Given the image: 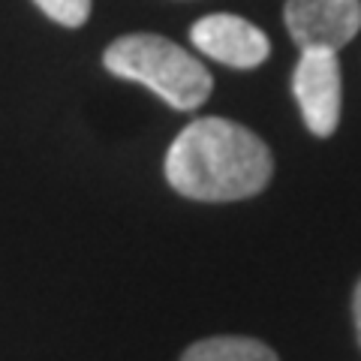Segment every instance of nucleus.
I'll list each match as a JSON object with an SVG mask.
<instances>
[{
	"instance_id": "f257e3e1",
	"label": "nucleus",
	"mask_w": 361,
	"mask_h": 361,
	"mask_svg": "<svg viewBox=\"0 0 361 361\" xmlns=\"http://www.w3.org/2000/svg\"><path fill=\"white\" fill-rule=\"evenodd\" d=\"M271 151L256 133L226 118H199L180 130L166 154V178L180 196L235 202L271 180Z\"/></svg>"
},
{
	"instance_id": "f03ea898",
	"label": "nucleus",
	"mask_w": 361,
	"mask_h": 361,
	"mask_svg": "<svg viewBox=\"0 0 361 361\" xmlns=\"http://www.w3.org/2000/svg\"><path fill=\"white\" fill-rule=\"evenodd\" d=\"M111 75L151 87L178 111H193L211 94V73L178 42L157 33H130L115 39L103 54Z\"/></svg>"
},
{
	"instance_id": "7ed1b4c3",
	"label": "nucleus",
	"mask_w": 361,
	"mask_h": 361,
	"mask_svg": "<svg viewBox=\"0 0 361 361\" xmlns=\"http://www.w3.org/2000/svg\"><path fill=\"white\" fill-rule=\"evenodd\" d=\"M292 90L313 135H331L341 121V61L329 49H304L292 75Z\"/></svg>"
},
{
	"instance_id": "20e7f679",
	"label": "nucleus",
	"mask_w": 361,
	"mask_h": 361,
	"mask_svg": "<svg viewBox=\"0 0 361 361\" xmlns=\"http://www.w3.org/2000/svg\"><path fill=\"white\" fill-rule=\"evenodd\" d=\"M283 18L301 49L337 51L361 27V0H289Z\"/></svg>"
},
{
	"instance_id": "39448f33",
	"label": "nucleus",
	"mask_w": 361,
	"mask_h": 361,
	"mask_svg": "<svg viewBox=\"0 0 361 361\" xmlns=\"http://www.w3.org/2000/svg\"><path fill=\"white\" fill-rule=\"evenodd\" d=\"M190 39L202 54L226 66H235V70H253V66L265 63V58L271 54V42L265 33L247 18L229 13L199 18L190 27Z\"/></svg>"
},
{
	"instance_id": "423d86ee",
	"label": "nucleus",
	"mask_w": 361,
	"mask_h": 361,
	"mask_svg": "<svg viewBox=\"0 0 361 361\" xmlns=\"http://www.w3.org/2000/svg\"><path fill=\"white\" fill-rule=\"evenodd\" d=\"M180 361H277V355L253 337H208L190 346Z\"/></svg>"
},
{
	"instance_id": "0eeeda50",
	"label": "nucleus",
	"mask_w": 361,
	"mask_h": 361,
	"mask_svg": "<svg viewBox=\"0 0 361 361\" xmlns=\"http://www.w3.org/2000/svg\"><path fill=\"white\" fill-rule=\"evenodd\" d=\"M33 4L63 27H82L90 16V0H33Z\"/></svg>"
},
{
	"instance_id": "6e6552de",
	"label": "nucleus",
	"mask_w": 361,
	"mask_h": 361,
	"mask_svg": "<svg viewBox=\"0 0 361 361\" xmlns=\"http://www.w3.org/2000/svg\"><path fill=\"white\" fill-rule=\"evenodd\" d=\"M353 313H355V331H358V343H361V280L355 286V298H353Z\"/></svg>"
}]
</instances>
